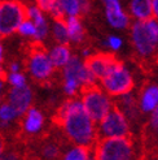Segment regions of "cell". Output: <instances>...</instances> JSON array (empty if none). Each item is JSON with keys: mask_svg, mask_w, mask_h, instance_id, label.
Here are the masks:
<instances>
[{"mask_svg": "<svg viewBox=\"0 0 158 160\" xmlns=\"http://www.w3.org/2000/svg\"><path fill=\"white\" fill-rule=\"evenodd\" d=\"M49 58H51L53 67H64L70 60L69 48L65 44H61V46H58V47H56V48L52 50Z\"/></svg>", "mask_w": 158, "mask_h": 160, "instance_id": "cell-15", "label": "cell"}, {"mask_svg": "<svg viewBox=\"0 0 158 160\" xmlns=\"http://www.w3.org/2000/svg\"><path fill=\"white\" fill-rule=\"evenodd\" d=\"M122 104L124 107V111H126V113H127V116H130L131 118L136 116V102L131 95L126 94V97H123V99H122Z\"/></svg>", "mask_w": 158, "mask_h": 160, "instance_id": "cell-22", "label": "cell"}, {"mask_svg": "<svg viewBox=\"0 0 158 160\" xmlns=\"http://www.w3.org/2000/svg\"><path fill=\"white\" fill-rule=\"evenodd\" d=\"M29 16L26 7L14 0L0 2V37H7L18 30Z\"/></svg>", "mask_w": 158, "mask_h": 160, "instance_id": "cell-3", "label": "cell"}, {"mask_svg": "<svg viewBox=\"0 0 158 160\" xmlns=\"http://www.w3.org/2000/svg\"><path fill=\"white\" fill-rule=\"evenodd\" d=\"M51 13L53 16V18L56 20V21H65L64 20V16H65V11L62 9V7L60 4L58 0H56L52 7V9H51Z\"/></svg>", "mask_w": 158, "mask_h": 160, "instance_id": "cell-26", "label": "cell"}, {"mask_svg": "<svg viewBox=\"0 0 158 160\" xmlns=\"http://www.w3.org/2000/svg\"><path fill=\"white\" fill-rule=\"evenodd\" d=\"M82 67H83V64L78 58H75V56L70 58L69 62L65 65V79H75V81H78V76H79V72H81Z\"/></svg>", "mask_w": 158, "mask_h": 160, "instance_id": "cell-18", "label": "cell"}, {"mask_svg": "<svg viewBox=\"0 0 158 160\" xmlns=\"http://www.w3.org/2000/svg\"><path fill=\"white\" fill-rule=\"evenodd\" d=\"M29 16L33 18L35 26H36V34H35V38L36 39H43L45 35H47V23L42 16V12L40 9L33 7L29 9Z\"/></svg>", "mask_w": 158, "mask_h": 160, "instance_id": "cell-14", "label": "cell"}, {"mask_svg": "<svg viewBox=\"0 0 158 160\" xmlns=\"http://www.w3.org/2000/svg\"><path fill=\"white\" fill-rule=\"evenodd\" d=\"M78 85L79 83H78V81H75V79H65V91L69 95H74Z\"/></svg>", "mask_w": 158, "mask_h": 160, "instance_id": "cell-28", "label": "cell"}, {"mask_svg": "<svg viewBox=\"0 0 158 160\" xmlns=\"http://www.w3.org/2000/svg\"><path fill=\"white\" fill-rule=\"evenodd\" d=\"M66 25H67V31H69V37L72 41L79 43L83 41L84 37V30L81 25V22L77 18V16H70L66 20Z\"/></svg>", "mask_w": 158, "mask_h": 160, "instance_id": "cell-13", "label": "cell"}, {"mask_svg": "<svg viewBox=\"0 0 158 160\" xmlns=\"http://www.w3.org/2000/svg\"><path fill=\"white\" fill-rule=\"evenodd\" d=\"M3 148H4V141H3V137H2V135H0V156H2Z\"/></svg>", "mask_w": 158, "mask_h": 160, "instance_id": "cell-36", "label": "cell"}, {"mask_svg": "<svg viewBox=\"0 0 158 160\" xmlns=\"http://www.w3.org/2000/svg\"><path fill=\"white\" fill-rule=\"evenodd\" d=\"M106 18L109 23L114 28H126L128 23V17L122 11V8L118 9H106Z\"/></svg>", "mask_w": 158, "mask_h": 160, "instance_id": "cell-16", "label": "cell"}, {"mask_svg": "<svg viewBox=\"0 0 158 160\" xmlns=\"http://www.w3.org/2000/svg\"><path fill=\"white\" fill-rule=\"evenodd\" d=\"M82 94H83L82 103L87 113L90 115V117L95 122H100L109 113V111L112 109L110 100L101 92V90L96 85L82 86Z\"/></svg>", "mask_w": 158, "mask_h": 160, "instance_id": "cell-4", "label": "cell"}, {"mask_svg": "<svg viewBox=\"0 0 158 160\" xmlns=\"http://www.w3.org/2000/svg\"><path fill=\"white\" fill-rule=\"evenodd\" d=\"M54 2H56V0H36L39 8H40L42 11H44V12H51Z\"/></svg>", "mask_w": 158, "mask_h": 160, "instance_id": "cell-29", "label": "cell"}, {"mask_svg": "<svg viewBox=\"0 0 158 160\" xmlns=\"http://www.w3.org/2000/svg\"><path fill=\"white\" fill-rule=\"evenodd\" d=\"M131 12L139 21H148L153 18V0H132Z\"/></svg>", "mask_w": 158, "mask_h": 160, "instance_id": "cell-11", "label": "cell"}, {"mask_svg": "<svg viewBox=\"0 0 158 160\" xmlns=\"http://www.w3.org/2000/svg\"><path fill=\"white\" fill-rule=\"evenodd\" d=\"M106 44L112 47L113 50H118L121 47V44H122V41H121L119 38H117V37H109Z\"/></svg>", "mask_w": 158, "mask_h": 160, "instance_id": "cell-31", "label": "cell"}, {"mask_svg": "<svg viewBox=\"0 0 158 160\" xmlns=\"http://www.w3.org/2000/svg\"><path fill=\"white\" fill-rule=\"evenodd\" d=\"M29 65H30L29 69L31 72V74L38 79H43V78L49 77L52 73V68H53L51 58L47 56L42 50L33 52V56H31V59H30Z\"/></svg>", "mask_w": 158, "mask_h": 160, "instance_id": "cell-9", "label": "cell"}, {"mask_svg": "<svg viewBox=\"0 0 158 160\" xmlns=\"http://www.w3.org/2000/svg\"><path fill=\"white\" fill-rule=\"evenodd\" d=\"M9 103L17 111V115H23L31 103V90L26 85L13 87V90L9 94Z\"/></svg>", "mask_w": 158, "mask_h": 160, "instance_id": "cell-10", "label": "cell"}, {"mask_svg": "<svg viewBox=\"0 0 158 160\" xmlns=\"http://www.w3.org/2000/svg\"><path fill=\"white\" fill-rule=\"evenodd\" d=\"M132 39L137 52L141 56H151L154 52L157 44L149 35L144 21H139L132 26Z\"/></svg>", "mask_w": 158, "mask_h": 160, "instance_id": "cell-8", "label": "cell"}, {"mask_svg": "<svg viewBox=\"0 0 158 160\" xmlns=\"http://www.w3.org/2000/svg\"><path fill=\"white\" fill-rule=\"evenodd\" d=\"M54 37L61 44H67L70 37L66 21H56V23H54Z\"/></svg>", "mask_w": 158, "mask_h": 160, "instance_id": "cell-19", "label": "cell"}, {"mask_svg": "<svg viewBox=\"0 0 158 160\" xmlns=\"http://www.w3.org/2000/svg\"><path fill=\"white\" fill-rule=\"evenodd\" d=\"M0 160H20V158L13 152H8L3 156H0Z\"/></svg>", "mask_w": 158, "mask_h": 160, "instance_id": "cell-34", "label": "cell"}, {"mask_svg": "<svg viewBox=\"0 0 158 160\" xmlns=\"http://www.w3.org/2000/svg\"><path fill=\"white\" fill-rule=\"evenodd\" d=\"M17 70H18V65H17V64H13V65H12V72H13V73H17Z\"/></svg>", "mask_w": 158, "mask_h": 160, "instance_id": "cell-38", "label": "cell"}, {"mask_svg": "<svg viewBox=\"0 0 158 160\" xmlns=\"http://www.w3.org/2000/svg\"><path fill=\"white\" fill-rule=\"evenodd\" d=\"M118 62H119V60H118L113 53L99 52V53H95L91 56H87L84 65L92 72L96 78L102 79L109 73V70L113 67H115Z\"/></svg>", "mask_w": 158, "mask_h": 160, "instance_id": "cell-7", "label": "cell"}, {"mask_svg": "<svg viewBox=\"0 0 158 160\" xmlns=\"http://www.w3.org/2000/svg\"><path fill=\"white\" fill-rule=\"evenodd\" d=\"M9 82L14 87H20V86H25V77L20 73H12L9 77Z\"/></svg>", "mask_w": 158, "mask_h": 160, "instance_id": "cell-27", "label": "cell"}, {"mask_svg": "<svg viewBox=\"0 0 158 160\" xmlns=\"http://www.w3.org/2000/svg\"><path fill=\"white\" fill-rule=\"evenodd\" d=\"M74 142L82 146H90L93 141V120L87 113L83 103L72 100L69 106L67 115L62 124Z\"/></svg>", "mask_w": 158, "mask_h": 160, "instance_id": "cell-1", "label": "cell"}, {"mask_svg": "<svg viewBox=\"0 0 158 160\" xmlns=\"http://www.w3.org/2000/svg\"><path fill=\"white\" fill-rule=\"evenodd\" d=\"M100 133L104 138L130 137V126L126 115L118 107H112L109 113L100 121Z\"/></svg>", "mask_w": 158, "mask_h": 160, "instance_id": "cell-6", "label": "cell"}, {"mask_svg": "<svg viewBox=\"0 0 158 160\" xmlns=\"http://www.w3.org/2000/svg\"><path fill=\"white\" fill-rule=\"evenodd\" d=\"M90 158V148L88 146H78L73 148L65 156V160H88Z\"/></svg>", "mask_w": 158, "mask_h": 160, "instance_id": "cell-20", "label": "cell"}, {"mask_svg": "<svg viewBox=\"0 0 158 160\" xmlns=\"http://www.w3.org/2000/svg\"><path fill=\"white\" fill-rule=\"evenodd\" d=\"M0 61H2V46H0Z\"/></svg>", "mask_w": 158, "mask_h": 160, "instance_id": "cell-39", "label": "cell"}, {"mask_svg": "<svg viewBox=\"0 0 158 160\" xmlns=\"http://www.w3.org/2000/svg\"><path fill=\"white\" fill-rule=\"evenodd\" d=\"M0 79H2V81H4V79H7V77H5V72L0 68Z\"/></svg>", "mask_w": 158, "mask_h": 160, "instance_id": "cell-37", "label": "cell"}, {"mask_svg": "<svg viewBox=\"0 0 158 160\" xmlns=\"http://www.w3.org/2000/svg\"><path fill=\"white\" fill-rule=\"evenodd\" d=\"M0 90H2V83H0Z\"/></svg>", "mask_w": 158, "mask_h": 160, "instance_id": "cell-40", "label": "cell"}, {"mask_svg": "<svg viewBox=\"0 0 158 160\" xmlns=\"http://www.w3.org/2000/svg\"><path fill=\"white\" fill-rule=\"evenodd\" d=\"M58 155V150L57 147H54V146H48V147H45L44 148V156L45 158H48V159H54Z\"/></svg>", "mask_w": 158, "mask_h": 160, "instance_id": "cell-30", "label": "cell"}, {"mask_svg": "<svg viewBox=\"0 0 158 160\" xmlns=\"http://www.w3.org/2000/svg\"><path fill=\"white\" fill-rule=\"evenodd\" d=\"M101 82L105 90L113 97L126 95L133 89L132 76L121 61L109 70V73L101 79Z\"/></svg>", "mask_w": 158, "mask_h": 160, "instance_id": "cell-5", "label": "cell"}, {"mask_svg": "<svg viewBox=\"0 0 158 160\" xmlns=\"http://www.w3.org/2000/svg\"><path fill=\"white\" fill-rule=\"evenodd\" d=\"M96 160H132L133 146L130 137L102 138L95 150Z\"/></svg>", "mask_w": 158, "mask_h": 160, "instance_id": "cell-2", "label": "cell"}, {"mask_svg": "<svg viewBox=\"0 0 158 160\" xmlns=\"http://www.w3.org/2000/svg\"><path fill=\"white\" fill-rule=\"evenodd\" d=\"M144 22H145V28H146V30H148L149 35L152 37V39L154 41V43L158 44V22H157V20L151 18V20L144 21Z\"/></svg>", "mask_w": 158, "mask_h": 160, "instance_id": "cell-24", "label": "cell"}, {"mask_svg": "<svg viewBox=\"0 0 158 160\" xmlns=\"http://www.w3.org/2000/svg\"><path fill=\"white\" fill-rule=\"evenodd\" d=\"M153 11H154V16L158 18V0H153Z\"/></svg>", "mask_w": 158, "mask_h": 160, "instance_id": "cell-35", "label": "cell"}, {"mask_svg": "<svg viewBox=\"0 0 158 160\" xmlns=\"http://www.w3.org/2000/svg\"><path fill=\"white\" fill-rule=\"evenodd\" d=\"M157 61H158V58H157Z\"/></svg>", "mask_w": 158, "mask_h": 160, "instance_id": "cell-41", "label": "cell"}, {"mask_svg": "<svg viewBox=\"0 0 158 160\" xmlns=\"http://www.w3.org/2000/svg\"><path fill=\"white\" fill-rule=\"evenodd\" d=\"M158 106V86H148L141 97V109L144 112H153Z\"/></svg>", "mask_w": 158, "mask_h": 160, "instance_id": "cell-12", "label": "cell"}, {"mask_svg": "<svg viewBox=\"0 0 158 160\" xmlns=\"http://www.w3.org/2000/svg\"><path fill=\"white\" fill-rule=\"evenodd\" d=\"M151 125H152V128L154 130H158V106H157V108L153 111V113H152Z\"/></svg>", "mask_w": 158, "mask_h": 160, "instance_id": "cell-32", "label": "cell"}, {"mask_svg": "<svg viewBox=\"0 0 158 160\" xmlns=\"http://www.w3.org/2000/svg\"><path fill=\"white\" fill-rule=\"evenodd\" d=\"M18 31L22 35H34L36 34V26L34 21H23L21 26L18 28Z\"/></svg>", "mask_w": 158, "mask_h": 160, "instance_id": "cell-25", "label": "cell"}, {"mask_svg": "<svg viewBox=\"0 0 158 160\" xmlns=\"http://www.w3.org/2000/svg\"><path fill=\"white\" fill-rule=\"evenodd\" d=\"M62 9L65 11V13H67L69 16H77L81 12V4H79V0H58Z\"/></svg>", "mask_w": 158, "mask_h": 160, "instance_id": "cell-21", "label": "cell"}, {"mask_svg": "<svg viewBox=\"0 0 158 160\" xmlns=\"http://www.w3.org/2000/svg\"><path fill=\"white\" fill-rule=\"evenodd\" d=\"M16 116H17V111L11 104H3L0 107V120H3V121H11Z\"/></svg>", "mask_w": 158, "mask_h": 160, "instance_id": "cell-23", "label": "cell"}, {"mask_svg": "<svg viewBox=\"0 0 158 160\" xmlns=\"http://www.w3.org/2000/svg\"><path fill=\"white\" fill-rule=\"evenodd\" d=\"M79 4H81V12L82 13H88V11H90L88 0H79Z\"/></svg>", "mask_w": 158, "mask_h": 160, "instance_id": "cell-33", "label": "cell"}, {"mask_svg": "<svg viewBox=\"0 0 158 160\" xmlns=\"http://www.w3.org/2000/svg\"><path fill=\"white\" fill-rule=\"evenodd\" d=\"M43 124V116L39 111L31 108L27 113L26 121H25V129L30 133H35L42 128Z\"/></svg>", "mask_w": 158, "mask_h": 160, "instance_id": "cell-17", "label": "cell"}]
</instances>
